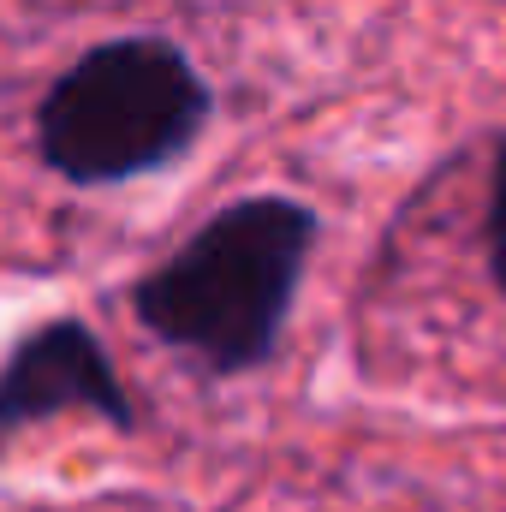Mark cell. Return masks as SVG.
Here are the masks:
<instances>
[{"label": "cell", "instance_id": "cell-2", "mask_svg": "<svg viewBox=\"0 0 506 512\" xmlns=\"http://www.w3.org/2000/svg\"><path fill=\"white\" fill-rule=\"evenodd\" d=\"M209 120L197 66L161 36H120L54 78L36 108L42 161L72 185H120L167 167Z\"/></svg>", "mask_w": 506, "mask_h": 512}, {"label": "cell", "instance_id": "cell-1", "mask_svg": "<svg viewBox=\"0 0 506 512\" xmlns=\"http://www.w3.org/2000/svg\"><path fill=\"white\" fill-rule=\"evenodd\" d=\"M310 233L316 221L286 197H251L221 209L137 280V322L221 376L251 370L268 358L286 322Z\"/></svg>", "mask_w": 506, "mask_h": 512}, {"label": "cell", "instance_id": "cell-3", "mask_svg": "<svg viewBox=\"0 0 506 512\" xmlns=\"http://www.w3.org/2000/svg\"><path fill=\"white\" fill-rule=\"evenodd\" d=\"M54 411H96L114 429L137 423V405H131L126 382L114 376V358L78 316L42 322L0 364V447Z\"/></svg>", "mask_w": 506, "mask_h": 512}, {"label": "cell", "instance_id": "cell-4", "mask_svg": "<svg viewBox=\"0 0 506 512\" xmlns=\"http://www.w3.org/2000/svg\"><path fill=\"white\" fill-rule=\"evenodd\" d=\"M489 262H495V280L506 286V149L495 161V197H489Z\"/></svg>", "mask_w": 506, "mask_h": 512}]
</instances>
